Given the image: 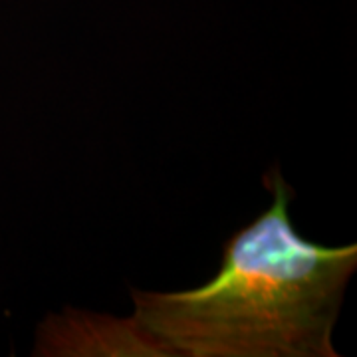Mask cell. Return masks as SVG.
Wrapping results in <instances>:
<instances>
[{
    "label": "cell",
    "instance_id": "6da1fadb",
    "mask_svg": "<svg viewBox=\"0 0 357 357\" xmlns=\"http://www.w3.org/2000/svg\"><path fill=\"white\" fill-rule=\"evenodd\" d=\"M274 201L222 248L215 278L183 292L131 290L133 319L173 356L335 357L332 332L357 246L310 243L292 227L294 192L278 171Z\"/></svg>",
    "mask_w": 357,
    "mask_h": 357
},
{
    "label": "cell",
    "instance_id": "7a4b0ae2",
    "mask_svg": "<svg viewBox=\"0 0 357 357\" xmlns=\"http://www.w3.org/2000/svg\"><path fill=\"white\" fill-rule=\"evenodd\" d=\"M38 356H173L135 319L74 314L46 319L38 333Z\"/></svg>",
    "mask_w": 357,
    "mask_h": 357
}]
</instances>
